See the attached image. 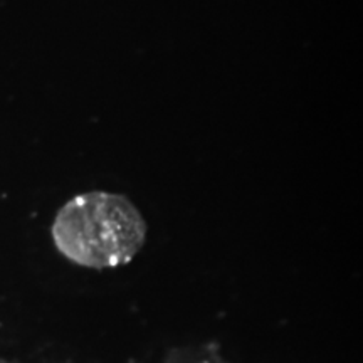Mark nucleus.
Wrapping results in <instances>:
<instances>
[{"label":"nucleus","mask_w":363,"mask_h":363,"mask_svg":"<svg viewBox=\"0 0 363 363\" xmlns=\"http://www.w3.org/2000/svg\"><path fill=\"white\" fill-rule=\"evenodd\" d=\"M147 235V224L133 203L110 192L81 194L57 212L52 239L59 252L76 264L106 269L131 261Z\"/></svg>","instance_id":"1"}]
</instances>
